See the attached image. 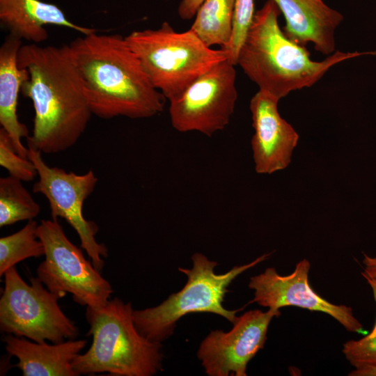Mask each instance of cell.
I'll use <instances>...</instances> for the list:
<instances>
[{"label":"cell","instance_id":"cell-1","mask_svg":"<svg viewBox=\"0 0 376 376\" xmlns=\"http://www.w3.org/2000/svg\"><path fill=\"white\" fill-rule=\"evenodd\" d=\"M17 63L29 72L21 92L35 112L27 146L54 154L75 146L93 113L70 46L22 45Z\"/></svg>","mask_w":376,"mask_h":376},{"label":"cell","instance_id":"cell-7","mask_svg":"<svg viewBox=\"0 0 376 376\" xmlns=\"http://www.w3.org/2000/svg\"><path fill=\"white\" fill-rule=\"evenodd\" d=\"M0 299V330L36 343L75 339L79 328L58 304L59 296L37 277L26 283L14 267L4 274Z\"/></svg>","mask_w":376,"mask_h":376},{"label":"cell","instance_id":"cell-20","mask_svg":"<svg viewBox=\"0 0 376 376\" xmlns=\"http://www.w3.org/2000/svg\"><path fill=\"white\" fill-rule=\"evenodd\" d=\"M38 224L33 220L19 230L0 238V276L17 263L45 255V247L37 235Z\"/></svg>","mask_w":376,"mask_h":376},{"label":"cell","instance_id":"cell-19","mask_svg":"<svg viewBox=\"0 0 376 376\" xmlns=\"http://www.w3.org/2000/svg\"><path fill=\"white\" fill-rule=\"evenodd\" d=\"M11 175L0 178V227L37 217L40 207L24 187Z\"/></svg>","mask_w":376,"mask_h":376},{"label":"cell","instance_id":"cell-24","mask_svg":"<svg viewBox=\"0 0 376 376\" xmlns=\"http://www.w3.org/2000/svg\"><path fill=\"white\" fill-rule=\"evenodd\" d=\"M205 0H182L178 13L184 20H189L195 16L197 10Z\"/></svg>","mask_w":376,"mask_h":376},{"label":"cell","instance_id":"cell-5","mask_svg":"<svg viewBox=\"0 0 376 376\" xmlns=\"http://www.w3.org/2000/svg\"><path fill=\"white\" fill-rule=\"evenodd\" d=\"M125 38L152 86L169 102L227 60L224 51L207 47L191 29L178 32L167 22L156 29L132 31Z\"/></svg>","mask_w":376,"mask_h":376},{"label":"cell","instance_id":"cell-22","mask_svg":"<svg viewBox=\"0 0 376 376\" xmlns=\"http://www.w3.org/2000/svg\"><path fill=\"white\" fill-rule=\"evenodd\" d=\"M254 0H235L233 33L229 43L221 48L226 54L227 60L237 65L240 49L251 24L254 15Z\"/></svg>","mask_w":376,"mask_h":376},{"label":"cell","instance_id":"cell-13","mask_svg":"<svg viewBox=\"0 0 376 376\" xmlns=\"http://www.w3.org/2000/svg\"><path fill=\"white\" fill-rule=\"evenodd\" d=\"M279 101L260 91L250 100L254 130L251 148L259 174H272L288 167L299 140L293 127L281 116Z\"/></svg>","mask_w":376,"mask_h":376},{"label":"cell","instance_id":"cell-21","mask_svg":"<svg viewBox=\"0 0 376 376\" xmlns=\"http://www.w3.org/2000/svg\"><path fill=\"white\" fill-rule=\"evenodd\" d=\"M361 275L370 285L376 303V279L362 272ZM342 352L354 369L376 367V321L370 332L361 338L346 341Z\"/></svg>","mask_w":376,"mask_h":376},{"label":"cell","instance_id":"cell-4","mask_svg":"<svg viewBox=\"0 0 376 376\" xmlns=\"http://www.w3.org/2000/svg\"><path fill=\"white\" fill-rule=\"evenodd\" d=\"M131 302L116 297L100 308L86 307L87 336L93 343L72 362L77 375L107 373L115 376H151L162 370L161 343L137 330Z\"/></svg>","mask_w":376,"mask_h":376},{"label":"cell","instance_id":"cell-16","mask_svg":"<svg viewBox=\"0 0 376 376\" xmlns=\"http://www.w3.org/2000/svg\"><path fill=\"white\" fill-rule=\"evenodd\" d=\"M0 21L9 34L34 44L48 38L47 25L70 29L81 35L97 31L73 23L59 7L40 0H0Z\"/></svg>","mask_w":376,"mask_h":376},{"label":"cell","instance_id":"cell-26","mask_svg":"<svg viewBox=\"0 0 376 376\" xmlns=\"http://www.w3.org/2000/svg\"><path fill=\"white\" fill-rule=\"evenodd\" d=\"M349 376H376V367L366 368L361 369H354L349 374Z\"/></svg>","mask_w":376,"mask_h":376},{"label":"cell","instance_id":"cell-14","mask_svg":"<svg viewBox=\"0 0 376 376\" xmlns=\"http://www.w3.org/2000/svg\"><path fill=\"white\" fill-rule=\"evenodd\" d=\"M285 19V35L305 47L313 43L316 51L331 55L335 52V32L343 15L323 0H273Z\"/></svg>","mask_w":376,"mask_h":376},{"label":"cell","instance_id":"cell-17","mask_svg":"<svg viewBox=\"0 0 376 376\" xmlns=\"http://www.w3.org/2000/svg\"><path fill=\"white\" fill-rule=\"evenodd\" d=\"M22 40L11 34L6 38L0 47V124L9 135L15 151L28 158L29 149L22 142L29 132L17 117L18 96L24 81L29 78L26 69L20 68L17 55Z\"/></svg>","mask_w":376,"mask_h":376},{"label":"cell","instance_id":"cell-9","mask_svg":"<svg viewBox=\"0 0 376 376\" xmlns=\"http://www.w3.org/2000/svg\"><path fill=\"white\" fill-rule=\"evenodd\" d=\"M27 148L28 158L34 164L38 175L33 191L45 196L52 219H64L74 228L79 237L81 247L100 272L104 265L102 258L107 257L108 250L104 244L96 241L97 225L85 219L83 214L84 203L94 191L97 178L92 170L79 175L51 167L45 162L40 151Z\"/></svg>","mask_w":376,"mask_h":376},{"label":"cell","instance_id":"cell-25","mask_svg":"<svg viewBox=\"0 0 376 376\" xmlns=\"http://www.w3.org/2000/svg\"><path fill=\"white\" fill-rule=\"evenodd\" d=\"M363 273L366 276L376 279V257H370L363 253L362 261Z\"/></svg>","mask_w":376,"mask_h":376},{"label":"cell","instance_id":"cell-23","mask_svg":"<svg viewBox=\"0 0 376 376\" xmlns=\"http://www.w3.org/2000/svg\"><path fill=\"white\" fill-rule=\"evenodd\" d=\"M0 165L9 175L22 181H31L38 175L33 162L20 156L15 150L8 133L0 129Z\"/></svg>","mask_w":376,"mask_h":376},{"label":"cell","instance_id":"cell-10","mask_svg":"<svg viewBox=\"0 0 376 376\" xmlns=\"http://www.w3.org/2000/svg\"><path fill=\"white\" fill-rule=\"evenodd\" d=\"M235 66L228 60L220 62L170 102V120L175 130L211 136L228 125L237 100Z\"/></svg>","mask_w":376,"mask_h":376},{"label":"cell","instance_id":"cell-11","mask_svg":"<svg viewBox=\"0 0 376 376\" xmlns=\"http://www.w3.org/2000/svg\"><path fill=\"white\" fill-rule=\"evenodd\" d=\"M280 315L276 308L251 310L237 317L229 331H211L197 352L205 373L246 376L248 363L264 347L271 320Z\"/></svg>","mask_w":376,"mask_h":376},{"label":"cell","instance_id":"cell-15","mask_svg":"<svg viewBox=\"0 0 376 376\" xmlns=\"http://www.w3.org/2000/svg\"><path fill=\"white\" fill-rule=\"evenodd\" d=\"M3 340L8 354L18 360L14 366L24 376H78L72 362L87 344L86 340L70 339L50 345L8 334Z\"/></svg>","mask_w":376,"mask_h":376},{"label":"cell","instance_id":"cell-6","mask_svg":"<svg viewBox=\"0 0 376 376\" xmlns=\"http://www.w3.org/2000/svg\"><path fill=\"white\" fill-rule=\"evenodd\" d=\"M269 255L263 254L249 263L217 274L214 271L218 265L217 262L210 260L202 253H194L191 256V269L178 268L187 276L182 290L169 295L157 306L134 310L133 320L137 330L148 340L161 343L172 335L177 321L189 313H212L233 324L240 310L230 311L223 306L228 285L238 275L265 260Z\"/></svg>","mask_w":376,"mask_h":376},{"label":"cell","instance_id":"cell-12","mask_svg":"<svg viewBox=\"0 0 376 376\" xmlns=\"http://www.w3.org/2000/svg\"><path fill=\"white\" fill-rule=\"evenodd\" d=\"M310 268V262L303 259L288 275H280L274 267H268L263 273L251 277L249 288L254 290V297L249 303L256 302L268 308L297 306L324 313L347 331L366 334L368 331L354 316L351 307L334 304L314 291L308 282Z\"/></svg>","mask_w":376,"mask_h":376},{"label":"cell","instance_id":"cell-3","mask_svg":"<svg viewBox=\"0 0 376 376\" xmlns=\"http://www.w3.org/2000/svg\"><path fill=\"white\" fill-rule=\"evenodd\" d=\"M280 13L273 0H267L255 13L237 60L259 91L278 100L292 91L313 86L335 65L368 54L335 52L322 61H313L305 47L289 39L281 29Z\"/></svg>","mask_w":376,"mask_h":376},{"label":"cell","instance_id":"cell-2","mask_svg":"<svg viewBox=\"0 0 376 376\" xmlns=\"http://www.w3.org/2000/svg\"><path fill=\"white\" fill-rule=\"evenodd\" d=\"M69 45L93 115L140 119L163 111L166 98L152 86L125 37L95 31Z\"/></svg>","mask_w":376,"mask_h":376},{"label":"cell","instance_id":"cell-8","mask_svg":"<svg viewBox=\"0 0 376 376\" xmlns=\"http://www.w3.org/2000/svg\"><path fill=\"white\" fill-rule=\"evenodd\" d=\"M37 235L45 247V260L36 272L45 286L60 298L71 294L82 306L105 305L113 293L110 283L70 241L58 220H42Z\"/></svg>","mask_w":376,"mask_h":376},{"label":"cell","instance_id":"cell-18","mask_svg":"<svg viewBox=\"0 0 376 376\" xmlns=\"http://www.w3.org/2000/svg\"><path fill=\"white\" fill-rule=\"evenodd\" d=\"M235 0H205L195 15L191 29L207 47H225L233 26Z\"/></svg>","mask_w":376,"mask_h":376}]
</instances>
